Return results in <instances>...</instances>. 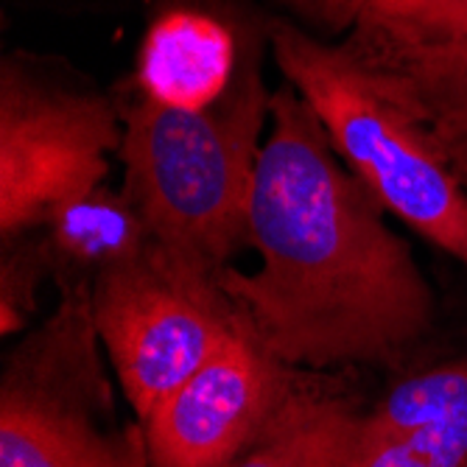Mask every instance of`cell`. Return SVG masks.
<instances>
[{
    "label": "cell",
    "mask_w": 467,
    "mask_h": 467,
    "mask_svg": "<svg viewBox=\"0 0 467 467\" xmlns=\"http://www.w3.org/2000/svg\"><path fill=\"white\" fill-rule=\"evenodd\" d=\"M222 275L154 238L90 285L96 333L140 422L249 325Z\"/></svg>",
    "instance_id": "obj_5"
},
{
    "label": "cell",
    "mask_w": 467,
    "mask_h": 467,
    "mask_svg": "<svg viewBox=\"0 0 467 467\" xmlns=\"http://www.w3.org/2000/svg\"><path fill=\"white\" fill-rule=\"evenodd\" d=\"M42 227V264L65 285H93L104 272L140 258L154 244V233L130 193H112L101 185L59 202Z\"/></svg>",
    "instance_id": "obj_11"
},
{
    "label": "cell",
    "mask_w": 467,
    "mask_h": 467,
    "mask_svg": "<svg viewBox=\"0 0 467 467\" xmlns=\"http://www.w3.org/2000/svg\"><path fill=\"white\" fill-rule=\"evenodd\" d=\"M387 210L291 84L272 96L249 202L254 272L222 280L288 367L395 364L434 325V294Z\"/></svg>",
    "instance_id": "obj_1"
},
{
    "label": "cell",
    "mask_w": 467,
    "mask_h": 467,
    "mask_svg": "<svg viewBox=\"0 0 467 467\" xmlns=\"http://www.w3.org/2000/svg\"><path fill=\"white\" fill-rule=\"evenodd\" d=\"M272 96L252 65L207 109L140 99L126 112V193L157 241L210 269L246 244L254 168Z\"/></svg>",
    "instance_id": "obj_2"
},
{
    "label": "cell",
    "mask_w": 467,
    "mask_h": 467,
    "mask_svg": "<svg viewBox=\"0 0 467 467\" xmlns=\"http://www.w3.org/2000/svg\"><path fill=\"white\" fill-rule=\"evenodd\" d=\"M361 409L306 380L230 467H350Z\"/></svg>",
    "instance_id": "obj_12"
},
{
    "label": "cell",
    "mask_w": 467,
    "mask_h": 467,
    "mask_svg": "<svg viewBox=\"0 0 467 467\" xmlns=\"http://www.w3.org/2000/svg\"><path fill=\"white\" fill-rule=\"evenodd\" d=\"M353 36L387 46H451L467 39V0H367Z\"/></svg>",
    "instance_id": "obj_13"
},
{
    "label": "cell",
    "mask_w": 467,
    "mask_h": 467,
    "mask_svg": "<svg viewBox=\"0 0 467 467\" xmlns=\"http://www.w3.org/2000/svg\"><path fill=\"white\" fill-rule=\"evenodd\" d=\"M235 39L199 12H168L146 34L138 84L146 99L174 109L213 107L235 78Z\"/></svg>",
    "instance_id": "obj_10"
},
{
    "label": "cell",
    "mask_w": 467,
    "mask_h": 467,
    "mask_svg": "<svg viewBox=\"0 0 467 467\" xmlns=\"http://www.w3.org/2000/svg\"><path fill=\"white\" fill-rule=\"evenodd\" d=\"M350 467H467V358L414 372L361 411Z\"/></svg>",
    "instance_id": "obj_8"
},
{
    "label": "cell",
    "mask_w": 467,
    "mask_h": 467,
    "mask_svg": "<svg viewBox=\"0 0 467 467\" xmlns=\"http://www.w3.org/2000/svg\"><path fill=\"white\" fill-rule=\"evenodd\" d=\"M372 81L429 130L467 188V39L451 46H387L350 39Z\"/></svg>",
    "instance_id": "obj_9"
},
{
    "label": "cell",
    "mask_w": 467,
    "mask_h": 467,
    "mask_svg": "<svg viewBox=\"0 0 467 467\" xmlns=\"http://www.w3.org/2000/svg\"><path fill=\"white\" fill-rule=\"evenodd\" d=\"M272 48L285 81L380 207L467 266V188L426 126L378 88L348 46L277 26Z\"/></svg>",
    "instance_id": "obj_3"
},
{
    "label": "cell",
    "mask_w": 467,
    "mask_h": 467,
    "mask_svg": "<svg viewBox=\"0 0 467 467\" xmlns=\"http://www.w3.org/2000/svg\"><path fill=\"white\" fill-rule=\"evenodd\" d=\"M118 118L101 99L54 90L23 73L0 81V233L15 241L109 174Z\"/></svg>",
    "instance_id": "obj_6"
},
{
    "label": "cell",
    "mask_w": 467,
    "mask_h": 467,
    "mask_svg": "<svg viewBox=\"0 0 467 467\" xmlns=\"http://www.w3.org/2000/svg\"><path fill=\"white\" fill-rule=\"evenodd\" d=\"M46 269L39 249L34 254H6L4 258V285H0V330L12 336L26 327L34 311V288Z\"/></svg>",
    "instance_id": "obj_14"
},
{
    "label": "cell",
    "mask_w": 467,
    "mask_h": 467,
    "mask_svg": "<svg viewBox=\"0 0 467 467\" xmlns=\"http://www.w3.org/2000/svg\"><path fill=\"white\" fill-rule=\"evenodd\" d=\"M90 285L9 356L0 384V467H151L143 422L115 420Z\"/></svg>",
    "instance_id": "obj_4"
},
{
    "label": "cell",
    "mask_w": 467,
    "mask_h": 467,
    "mask_svg": "<svg viewBox=\"0 0 467 467\" xmlns=\"http://www.w3.org/2000/svg\"><path fill=\"white\" fill-rule=\"evenodd\" d=\"M303 380L246 325L143 420L151 467H230Z\"/></svg>",
    "instance_id": "obj_7"
},
{
    "label": "cell",
    "mask_w": 467,
    "mask_h": 467,
    "mask_svg": "<svg viewBox=\"0 0 467 467\" xmlns=\"http://www.w3.org/2000/svg\"><path fill=\"white\" fill-rule=\"evenodd\" d=\"M288 4L322 26L345 28L358 23L367 0H288Z\"/></svg>",
    "instance_id": "obj_15"
}]
</instances>
